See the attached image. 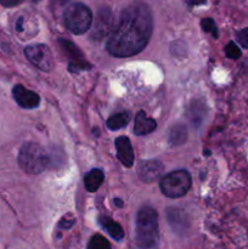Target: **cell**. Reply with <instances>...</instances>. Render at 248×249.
I'll use <instances>...</instances> for the list:
<instances>
[{
    "label": "cell",
    "instance_id": "1",
    "mask_svg": "<svg viewBox=\"0 0 248 249\" xmlns=\"http://www.w3.org/2000/svg\"><path fill=\"white\" fill-rule=\"evenodd\" d=\"M153 29L152 12L143 2H135L122 14L107 41V51L116 57H129L142 51Z\"/></svg>",
    "mask_w": 248,
    "mask_h": 249
},
{
    "label": "cell",
    "instance_id": "2",
    "mask_svg": "<svg viewBox=\"0 0 248 249\" xmlns=\"http://www.w3.org/2000/svg\"><path fill=\"white\" fill-rule=\"evenodd\" d=\"M135 241L139 249H157L159 245L158 214L151 207H142L138 212Z\"/></svg>",
    "mask_w": 248,
    "mask_h": 249
},
{
    "label": "cell",
    "instance_id": "3",
    "mask_svg": "<svg viewBox=\"0 0 248 249\" xmlns=\"http://www.w3.org/2000/svg\"><path fill=\"white\" fill-rule=\"evenodd\" d=\"M49 156L40 145L27 142L18 153V164L23 172L28 174H40L49 165Z\"/></svg>",
    "mask_w": 248,
    "mask_h": 249
},
{
    "label": "cell",
    "instance_id": "4",
    "mask_svg": "<svg viewBox=\"0 0 248 249\" xmlns=\"http://www.w3.org/2000/svg\"><path fill=\"white\" fill-rule=\"evenodd\" d=\"M66 27L73 34H84L92 24V12L83 2L71 4L65 11Z\"/></svg>",
    "mask_w": 248,
    "mask_h": 249
},
{
    "label": "cell",
    "instance_id": "5",
    "mask_svg": "<svg viewBox=\"0 0 248 249\" xmlns=\"http://www.w3.org/2000/svg\"><path fill=\"white\" fill-rule=\"evenodd\" d=\"M191 177L186 170H174L160 179L159 187L164 196L169 198H180L185 196L191 187Z\"/></svg>",
    "mask_w": 248,
    "mask_h": 249
},
{
    "label": "cell",
    "instance_id": "6",
    "mask_svg": "<svg viewBox=\"0 0 248 249\" xmlns=\"http://www.w3.org/2000/svg\"><path fill=\"white\" fill-rule=\"evenodd\" d=\"M27 58L31 63H33L35 67L44 72H51L55 67L53 62V56L51 50L44 44H38V45L27 46L24 50Z\"/></svg>",
    "mask_w": 248,
    "mask_h": 249
},
{
    "label": "cell",
    "instance_id": "7",
    "mask_svg": "<svg viewBox=\"0 0 248 249\" xmlns=\"http://www.w3.org/2000/svg\"><path fill=\"white\" fill-rule=\"evenodd\" d=\"M60 43L61 49H62L63 53L67 55L68 58H71V63L68 70L73 73H78L80 71L89 70L90 65L85 61L84 55L82 53V51L77 48V45H74L73 43L68 40H63V39H60L58 40Z\"/></svg>",
    "mask_w": 248,
    "mask_h": 249
},
{
    "label": "cell",
    "instance_id": "8",
    "mask_svg": "<svg viewBox=\"0 0 248 249\" xmlns=\"http://www.w3.org/2000/svg\"><path fill=\"white\" fill-rule=\"evenodd\" d=\"M114 29V18L113 14L109 9L107 7H102L95 18V26L92 29L91 36L92 38L97 39H104L105 36H111V33Z\"/></svg>",
    "mask_w": 248,
    "mask_h": 249
},
{
    "label": "cell",
    "instance_id": "9",
    "mask_svg": "<svg viewBox=\"0 0 248 249\" xmlns=\"http://www.w3.org/2000/svg\"><path fill=\"white\" fill-rule=\"evenodd\" d=\"M163 170H164V167L159 160H142L138 167V175L141 181L150 184L162 177Z\"/></svg>",
    "mask_w": 248,
    "mask_h": 249
},
{
    "label": "cell",
    "instance_id": "10",
    "mask_svg": "<svg viewBox=\"0 0 248 249\" xmlns=\"http://www.w3.org/2000/svg\"><path fill=\"white\" fill-rule=\"evenodd\" d=\"M12 95H14L15 101L22 108H35L40 104V97H39V95L36 92L32 91V90H28L23 85H15V88L12 89Z\"/></svg>",
    "mask_w": 248,
    "mask_h": 249
},
{
    "label": "cell",
    "instance_id": "11",
    "mask_svg": "<svg viewBox=\"0 0 248 249\" xmlns=\"http://www.w3.org/2000/svg\"><path fill=\"white\" fill-rule=\"evenodd\" d=\"M117 148V158L126 168H130L134 163V150L130 140L126 136H119L114 141Z\"/></svg>",
    "mask_w": 248,
    "mask_h": 249
},
{
    "label": "cell",
    "instance_id": "12",
    "mask_svg": "<svg viewBox=\"0 0 248 249\" xmlns=\"http://www.w3.org/2000/svg\"><path fill=\"white\" fill-rule=\"evenodd\" d=\"M157 124L156 121L152 118H148L145 112L140 111L135 116V124H134V134L135 135H147L152 133L156 129Z\"/></svg>",
    "mask_w": 248,
    "mask_h": 249
},
{
    "label": "cell",
    "instance_id": "13",
    "mask_svg": "<svg viewBox=\"0 0 248 249\" xmlns=\"http://www.w3.org/2000/svg\"><path fill=\"white\" fill-rule=\"evenodd\" d=\"M167 218L169 225L177 232H182L184 230L189 229V220H187L186 214L184 213V211H180V209L177 208H169L167 212Z\"/></svg>",
    "mask_w": 248,
    "mask_h": 249
},
{
    "label": "cell",
    "instance_id": "14",
    "mask_svg": "<svg viewBox=\"0 0 248 249\" xmlns=\"http://www.w3.org/2000/svg\"><path fill=\"white\" fill-rule=\"evenodd\" d=\"M99 223L109 233V236L113 237L116 241H121L124 238V231L122 226L118 223L112 220L111 218L106 215H101L99 216Z\"/></svg>",
    "mask_w": 248,
    "mask_h": 249
},
{
    "label": "cell",
    "instance_id": "15",
    "mask_svg": "<svg viewBox=\"0 0 248 249\" xmlns=\"http://www.w3.org/2000/svg\"><path fill=\"white\" fill-rule=\"evenodd\" d=\"M105 175L101 169H92L84 177V186L88 192H96L104 182Z\"/></svg>",
    "mask_w": 248,
    "mask_h": 249
},
{
    "label": "cell",
    "instance_id": "16",
    "mask_svg": "<svg viewBox=\"0 0 248 249\" xmlns=\"http://www.w3.org/2000/svg\"><path fill=\"white\" fill-rule=\"evenodd\" d=\"M130 119H131L130 114L126 113V112L113 114V116H111L108 119H107L106 122L107 128H108L109 130H119V129L128 125Z\"/></svg>",
    "mask_w": 248,
    "mask_h": 249
},
{
    "label": "cell",
    "instance_id": "17",
    "mask_svg": "<svg viewBox=\"0 0 248 249\" xmlns=\"http://www.w3.org/2000/svg\"><path fill=\"white\" fill-rule=\"evenodd\" d=\"M187 140V129L185 125H175L169 131V143L173 146L182 145Z\"/></svg>",
    "mask_w": 248,
    "mask_h": 249
},
{
    "label": "cell",
    "instance_id": "18",
    "mask_svg": "<svg viewBox=\"0 0 248 249\" xmlns=\"http://www.w3.org/2000/svg\"><path fill=\"white\" fill-rule=\"evenodd\" d=\"M88 249H111V245L107 238L97 233L90 238L89 243H88Z\"/></svg>",
    "mask_w": 248,
    "mask_h": 249
},
{
    "label": "cell",
    "instance_id": "19",
    "mask_svg": "<svg viewBox=\"0 0 248 249\" xmlns=\"http://www.w3.org/2000/svg\"><path fill=\"white\" fill-rule=\"evenodd\" d=\"M201 27L204 32L207 33H211L214 38H218L219 33H218V28H216L215 22L213 21L212 18H203L201 21Z\"/></svg>",
    "mask_w": 248,
    "mask_h": 249
},
{
    "label": "cell",
    "instance_id": "20",
    "mask_svg": "<svg viewBox=\"0 0 248 249\" xmlns=\"http://www.w3.org/2000/svg\"><path fill=\"white\" fill-rule=\"evenodd\" d=\"M225 53L229 58L237 60V58L241 57V49L238 48L233 41H230V43L225 46Z\"/></svg>",
    "mask_w": 248,
    "mask_h": 249
},
{
    "label": "cell",
    "instance_id": "21",
    "mask_svg": "<svg viewBox=\"0 0 248 249\" xmlns=\"http://www.w3.org/2000/svg\"><path fill=\"white\" fill-rule=\"evenodd\" d=\"M237 41L245 49H248V28L242 29L237 33Z\"/></svg>",
    "mask_w": 248,
    "mask_h": 249
},
{
    "label": "cell",
    "instance_id": "22",
    "mask_svg": "<svg viewBox=\"0 0 248 249\" xmlns=\"http://www.w3.org/2000/svg\"><path fill=\"white\" fill-rule=\"evenodd\" d=\"M23 0H0V4L4 5L5 7H12L19 5Z\"/></svg>",
    "mask_w": 248,
    "mask_h": 249
},
{
    "label": "cell",
    "instance_id": "23",
    "mask_svg": "<svg viewBox=\"0 0 248 249\" xmlns=\"http://www.w3.org/2000/svg\"><path fill=\"white\" fill-rule=\"evenodd\" d=\"M74 219H71V220H67V219H62V220L60 221V224H58V226H60L61 229H70L71 226L74 224Z\"/></svg>",
    "mask_w": 248,
    "mask_h": 249
},
{
    "label": "cell",
    "instance_id": "24",
    "mask_svg": "<svg viewBox=\"0 0 248 249\" xmlns=\"http://www.w3.org/2000/svg\"><path fill=\"white\" fill-rule=\"evenodd\" d=\"M207 0H190V4L191 5H202L204 4Z\"/></svg>",
    "mask_w": 248,
    "mask_h": 249
},
{
    "label": "cell",
    "instance_id": "25",
    "mask_svg": "<svg viewBox=\"0 0 248 249\" xmlns=\"http://www.w3.org/2000/svg\"><path fill=\"white\" fill-rule=\"evenodd\" d=\"M114 204H116V206L118 207V208H122V207L124 206L123 202H122V199H119V198H116V199H114Z\"/></svg>",
    "mask_w": 248,
    "mask_h": 249
},
{
    "label": "cell",
    "instance_id": "26",
    "mask_svg": "<svg viewBox=\"0 0 248 249\" xmlns=\"http://www.w3.org/2000/svg\"><path fill=\"white\" fill-rule=\"evenodd\" d=\"M57 2H60V4H65V2H67L68 0H56Z\"/></svg>",
    "mask_w": 248,
    "mask_h": 249
}]
</instances>
